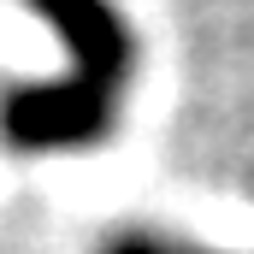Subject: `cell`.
Masks as SVG:
<instances>
[{
  "label": "cell",
  "instance_id": "obj_1",
  "mask_svg": "<svg viewBox=\"0 0 254 254\" xmlns=\"http://www.w3.org/2000/svg\"><path fill=\"white\" fill-rule=\"evenodd\" d=\"M65 42L60 83H18L0 95V142L18 154H71L113 136L119 101L136 77V30L113 0H30Z\"/></svg>",
  "mask_w": 254,
  "mask_h": 254
},
{
  "label": "cell",
  "instance_id": "obj_2",
  "mask_svg": "<svg viewBox=\"0 0 254 254\" xmlns=\"http://www.w3.org/2000/svg\"><path fill=\"white\" fill-rule=\"evenodd\" d=\"M107 254H207V249H184V243H160V237H119Z\"/></svg>",
  "mask_w": 254,
  "mask_h": 254
}]
</instances>
